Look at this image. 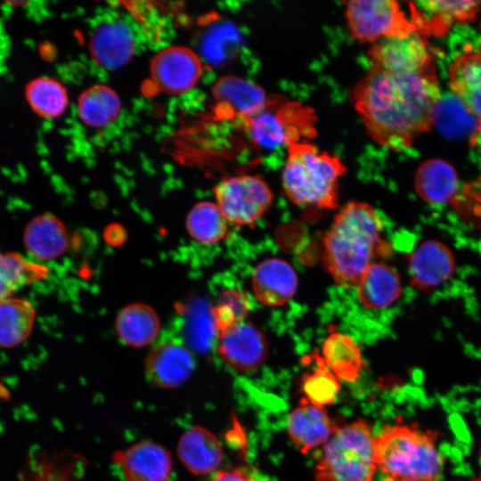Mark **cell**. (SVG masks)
<instances>
[{
    "instance_id": "cell-24",
    "label": "cell",
    "mask_w": 481,
    "mask_h": 481,
    "mask_svg": "<svg viewBox=\"0 0 481 481\" xmlns=\"http://www.w3.org/2000/svg\"><path fill=\"white\" fill-rule=\"evenodd\" d=\"M118 337L125 344L143 347L154 343L160 331V321L155 310L143 303L123 307L115 321Z\"/></svg>"
},
{
    "instance_id": "cell-3",
    "label": "cell",
    "mask_w": 481,
    "mask_h": 481,
    "mask_svg": "<svg viewBox=\"0 0 481 481\" xmlns=\"http://www.w3.org/2000/svg\"><path fill=\"white\" fill-rule=\"evenodd\" d=\"M346 172L338 156L304 140L287 147L281 184L294 204L331 209L338 204V181Z\"/></svg>"
},
{
    "instance_id": "cell-26",
    "label": "cell",
    "mask_w": 481,
    "mask_h": 481,
    "mask_svg": "<svg viewBox=\"0 0 481 481\" xmlns=\"http://www.w3.org/2000/svg\"><path fill=\"white\" fill-rule=\"evenodd\" d=\"M121 108V100L117 92L103 84L87 87L77 99V115L91 128H103L113 123Z\"/></svg>"
},
{
    "instance_id": "cell-2",
    "label": "cell",
    "mask_w": 481,
    "mask_h": 481,
    "mask_svg": "<svg viewBox=\"0 0 481 481\" xmlns=\"http://www.w3.org/2000/svg\"><path fill=\"white\" fill-rule=\"evenodd\" d=\"M382 220L371 205L349 201L335 216L323 240L322 264L343 287L356 285L367 267L390 249Z\"/></svg>"
},
{
    "instance_id": "cell-28",
    "label": "cell",
    "mask_w": 481,
    "mask_h": 481,
    "mask_svg": "<svg viewBox=\"0 0 481 481\" xmlns=\"http://www.w3.org/2000/svg\"><path fill=\"white\" fill-rule=\"evenodd\" d=\"M36 320L31 302L19 298L0 301V347L11 348L27 339Z\"/></svg>"
},
{
    "instance_id": "cell-13",
    "label": "cell",
    "mask_w": 481,
    "mask_h": 481,
    "mask_svg": "<svg viewBox=\"0 0 481 481\" xmlns=\"http://www.w3.org/2000/svg\"><path fill=\"white\" fill-rule=\"evenodd\" d=\"M217 351L223 361L240 372L258 369L267 355V340L254 324L242 322L219 338Z\"/></svg>"
},
{
    "instance_id": "cell-25",
    "label": "cell",
    "mask_w": 481,
    "mask_h": 481,
    "mask_svg": "<svg viewBox=\"0 0 481 481\" xmlns=\"http://www.w3.org/2000/svg\"><path fill=\"white\" fill-rule=\"evenodd\" d=\"M414 186L418 195L432 204L451 202L461 188L455 169L439 159L427 160L419 167Z\"/></svg>"
},
{
    "instance_id": "cell-35",
    "label": "cell",
    "mask_w": 481,
    "mask_h": 481,
    "mask_svg": "<svg viewBox=\"0 0 481 481\" xmlns=\"http://www.w3.org/2000/svg\"><path fill=\"white\" fill-rule=\"evenodd\" d=\"M213 481H253V479L240 469H236L217 472Z\"/></svg>"
},
{
    "instance_id": "cell-12",
    "label": "cell",
    "mask_w": 481,
    "mask_h": 481,
    "mask_svg": "<svg viewBox=\"0 0 481 481\" xmlns=\"http://www.w3.org/2000/svg\"><path fill=\"white\" fill-rule=\"evenodd\" d=\"M367 56L371 67L387 71L419 69L435 63L428 42L419 33L379 39L371 45Z\"/></svg>"
},
{
    "instance_id": "cell-33",
    "label": "cell",
    "mask_w": 481,
    "mask_h": 481,
    "mask_svg": "<svg viewBox=\"0 0 481 481\" xmlns=\"http://www.w3.org/2000/svg\"><path fill=\"white\" fill-rule=\"evenodd\" d=\"M249 302L245 293L237 289H226L211 309L213 329L219 338L229 329L245 321Z\"/></svg>"
},
{
    "instance_id": "cell-14",
    "label": "cell",
    "mask_w": 481,
    "mask_h": 481,
    "mask_svg": "<svg viewBox=\"0 0 481 481\" xmlns=\"http://www.w3.org/2000/svg\"><path fill=\"white\" fill-rule=\"evenodd\" d=\"M126 481H167L172 471L169 452L162 445L142 441L113 455Z\"/></svg>"
},
{
    "instance_id": "cell-21",
    "label": "cell",
    "mask_w": 481,
    "mask_h": 481,
    "mask_svg": "<svg viewBox=\"0 0 481 481\" xmlns=\"http://www.w3.org/2000/svg\"><path fill=\"white\" fill-rule=\"evenodd\" d=\"M177 453L186 469L196 475L215 470L223 458V448L218 438L202 427L186 430L179 439Z\"/></svg>"
},
{
    "instance_id": "cell-37",
    "label": "cell",
    "mask_w": 481,
    "mask_h": 481,
    "mask_svg": "<svg viewBox=\"0 0 481 481\" xmlns=\"http://www.w3.org/2000/svg\"><path fill=\"white\" fill-rule=\"evenodd\" d=\"M468 481H481V477H476V478H472V479H469Z\"/></svg>"
},
{
    "instance_id": "cell-22",
    "label": "cell",
    "mask_w": 481,
    "mask_h": 481,
    "mask_svg": "<svg viewBox=\"0 0 481 481\" xmlns=\"http://www.w3.org/2000/svg\"><path fill=\"white\" fill-rule=\"evenodd\" d=\"M356 285L361 304L371 310L391 306L402 294V283L397 271L384 263L370 265Z\"/></svg>"
},
{
    "instance_id": "cell-18",
    "label": "cell",
    "mask_w": 481,
    "mask_h": 481,
    "mask_svg": "<svg viewBox=\"0 0 481 481\" xmlns=\"http://www.w3.org/2000/svg\"><path fill=\"white\" fill-rule=\"evenodd\" d=\"M256 298L266 306H281L296 293L298 276L285 260L273 257L260 262L252 275Z\"/></svg>"
},
{
    "instance_id": "cell-10",
    "label": "cell",
    "mask_w": 481,
    "mask_h": 481,
    "mask_svg": "<svg viewBox=\"0 0 481 481\" xmlns=\"http://www.w3.org/2000/svg\"><path fill=\"white\" fill-rule=\"evenodd\" d=\"M195 369L194 356L183 339L165 334L153 344L145 361L147 379L159 387L174 388L183 384Z\"/></svg>"
},
{
    "instance_id": "cell-1",
    "label": "cell",
    "mask_w": 481,
    "mask_h": 481,
    "mask_svg": "<svg viewBox=\"0 0 481 481\" xmlns=\"http://www.w3.org/2000/svg\"><path fill=\"white\" fill-rule=\"evenodd\" d=\"M348 96L374 143L395 151L409 149L435 119L440 100L436 63L399 71L371 66Z\"/></svg>"
},
{
    "instance_id": "cell-30",
    "label": "cell",
    "mask_w": 481,
    "mask_h": 481,
    "mask_svg": "<svg viewBox=\"0 0 481 481\" xmlns=\"http://www.w3.org/2000/svg\"><path fill=\"white\" fill-rule=\"evenodd\" d=\"M25 97L32 110L44 118H58L69 107L66 87L49 77H39L29 82L25 88Z\"/></svg>"
},
{
    "instance_id": "cell-38",
    "label": "cell",
    "mask_w": 481,
    "mask_h": 481,
    "mask_svg": "<svg viewBox=\"0 0 481 481\" xmlns=\"http://www.w3.org/2000/svg\"><path fill=\"white\" fill-rule=\"evenodd\" d=\"M480 459H481V448H480Z\"/></svg>"
},
{
    "instance_id": "cell-6",
    "label": "cell",
    "mask_w": 481,
    "mask_h": 481,
    "mask_svg": "<svg viewBox=\"0 0 481 481\" xmlns=\"http://www.w3.org/2000/svg\"><path fill=\"white\" fill-rule=\"evenodd\" d=\"M314 110L296 100L272 94L268 104L243 121L250 142L261 150H275L317 135Z\"/></svg>"
},
{
    "instance_id": "cell-5",
    "label": "cell",
    "mask_w": 481,
    "mask_h": 481,
    "mask_svg": "<svg viewBox=\"0 0 481 481\" xmlns=\"http://www.w3.org/2000/svg\"><path fill=\"white\" fill-rule=\"evenodd\" d=\"M374 439L363 420L335 428L315 467V481H373Z\"/></svg>"
},
{
    "instance_id": "cell-4",
    "label": "cell",
    "mask_w": 481,
    "mask_h": 481,
    "mask_svg": "<svg viewBox=\"0 0 481 481\" xmlns=\"http://www.w3.org/2000/svg\"><path fill=\"white\" fill-rule=\"evenodd\" d=\"M436 438L433 431L409 425L386 428L374 439L376 466L391 478L438 481L444 460Z\"/></svg>"
},
{
    "instance_id": "cell-16",
    "label": "cell",
    "mask_w": 481,
    "mask_h": 481,
    "mask_svg": "<svg viewBox=\"0 0 481 481\" xmlns=\"http://www.w3.org/2000/svg\"><path fill=\"white\" fill-rule=\"evenodd\" d=\"M449 86L481 130V49L467 48L448 69Z\"/></svg>"
},
{
    "instance_id": "cell-34",
    "label": "cell",
    "mask_w": 481,
    "mask_h": 481,
    "mask_svg": "<svg viewBox=\"0 0 481 481\" xmlns=\"http://www.w3.org/2000/svg\"><path fill=\"white\" fill-rule=\"evenodd\" d=\"M451 204L463 220L481 229V175L461 187Z\"/></svg>"
},
{
    "instance_id": "cell-8",
    "label": "cell",
    "mask_w": 481,
    "mask_h": 481,
    "mask_svg": "<svg viewBox=\"0 0 481 481\" xmlns=\"http://www.w3.org/2000/svg\"><path fill=\"white\" fill-rule=\"evenodd\" d=\"M216 204L227 222L250 225L271 207L273 192L259 175H239L222 179L214 188Z\"/></svg>"
},
{
    "instance_id": "cell-20",
    "label": "cell",
    "mask_w": 481,
    "mask_h": 481,
    "mask_svg": "<svg viewBox=\"0 0 481 481\" xmlns=\"http://www.w3.org/2000/svg\"><path fill=\"white\" fill-rule=\"evenodd\" d=\"M420 35H444L452 25L473 21L481 1L429 0L414 2Z\"/></svg>"
},
{
    "instance_id": "cell-17",
    "label": "cell",
    "mask_w": 481,
    "mask_h": 481,
    "mask_svg": "<svg viewBox=\"0 0 481 481\" xmlns=\"http://www.w3.org/2000/svg\"><path fill=\"white\" fill-rule=\"evenodd\" d=\"M454 266V258L449 248L440 241H426L410 257L411 284L420 290L433 289L452 275Z\"/></svg>"
},
{
    "instance_id": "cell-27",
    "label": "cell",
    "mask_w": 481,
    "mask_h": 481,
    "mask_svg": "<svg viewBox=\"0 0 481 481\" xmlns=\"http://www.w3.org/2000/svg\"><path fill=\"white\" fill-rule=\"evenodd\" d=\"M322 356L338 379L348 382L355 381L363 368L359 346L351 337L340 332H331L326 338Z\"/></svg>"
},
{
    "instance_id": "cell-7",
    "label": "cell",
    "mask_w": 481,
    "mask_h": 481,
    "mask_svg": "<svg viewBox=\"0 0 481 481\" xmlns=\"http://www.w3.org/2000/svg\"><path fill=\"white\" fill-rule=\"evenodd\" d=\"M344 4L348 31L360 44L371 45L385 37L419 33L411 3L406 9L394 0H352Z\"/></svg>"
},
{
    "instance_id": "cell-15",
    "label": "cell",
    "mask_w": 481,
    "mask_h": 481,
    "mask_svg": "<svg viewBox=\"0 0 481 481\" xmlns=\"http://www.w3.org/2000/svg\"><path fill=\"white\" fill-rule=\"evenodd\" d=\"M135 45L130 27L122 20H110L94 29L89 39V52L98 65L116 70L130 61Z\"/></svg>"
},
{
    "instance_id": "cell-19",
    "label": "cell",
    "mask_w": 481,
    "mask_h": 481,
    "mask_svg": "<svg viewBox=\"0 0 481 481\" xmlns=\"http://www.w3.org/2000/svg\"><path fill=\"white\" fill-rule=\"evenodd\" d=\"M299 406L289 415L287 429L292 443L302 453L327 443L336 427L323 407L301 398Z\"/></svg>"
},
{
    "instance_id": "cell-9",
    "label": "cell",
    "mask_w": 481,
    "mask_h": 481,
    "mask_svg": "<svg viewBox=\"0 0 481 481\" xmlns=\"http://www.w3.org/2000/svg\"><path fill=\"white\" fill-rule=\"evenodd\" d=\"M203 66L191 48L170 45L151 59L150 76L153 86L166 94L179 95L192 90L200 81Z\"/></svg>"
},
{
    "instance_id": "cell-11",
    "label": "cell",
    "mask_w": 481,
    "mask_h": 481,
    "mask_svg": "<svg viewBox=\"0 0 481 481\" xmlns=\"http://www.w3.org/2000/svg\"><path fill=\"white\" fill-rule=\"evenodd\" d=\"M211 92L217 117L240 123L262 110L272 97L259 85L236 75L219 77Z\"/></svg>"
},
{
    "instance_id": "cell-36",
    "label": "cell",
    "mask_w": 481,
    "mask_h": 481,
    "mask_svg": "<svg viewBox=\"0 0 481 481\" xmlns=\"http://www.w3.org/2000/svg\"><path fill=\"white\" fill-rule=\"evenodd\" d=\"M385 481H414V480L404 479V478H391V477H388V478H387Z\"/></svg>"
},
{
    "instance_id": "cell-23",
    "label": "cell",
    "mask_w": 481,
    "mask_h": 481,
    "mask_svg": "<svg viewBox=\"0 0 481 481\" xmlns=\"http://www.w3.org/2000/svg\"><path fill=\"white\" fill-rule=\"evenodd\" d=\"M69 243L68 232L55 216L43 214L34 217L24 231L27 250L41 260H51L62 255Z\"/></svg>"
},
{
    "instance_id": "cell-31",
    "label": "cell",
    "mask_w": 481,
    "mask_h": 481,
    "mask_svg": "<svg viewBox=\"0 0 481 481\" xmlns=\"http://www.w3.org/2000/svg\"><path fill=\"white\" fill-rule=\"evenodd\" d=\"M312 368L301 379L300 390L310 404L323 407L333 404L340 390L338 378L326 365L322 356L314 352L306 357Z\"/></svg>"
},
{
    "instance_id": "cell-32",
    "label": "cell",
    "mask_w": 481,
    "mask_h": 481,
    "mask_svg": "<svg viewBox=\"0 0 481 481\" xmlns=\"http://www.w3.org/2000/svg\"><path fill=\"white\" fill-rule=\"evenodd\" d=\"M185 224L189 235L205 245L220 241L227 232V220L217 205L210 201L194 205L187 215Z\"/></svg>"
},
{
    "instance_id": "cell-29",
    "label": "cell",
    "mask_w": 481,
    "mask_h": 481,
    "mask_svg": "<svg viewBox=\"0 0 481 481\" xmlns=\"http://www.w3.org/2000/svg\"><path fill=\"white\" fill-rule=\"evenodd\" d=\"M47 275L45 265L27 260L18 253H2L0 250V301Z\"/></svg>"
}]
</instances>
